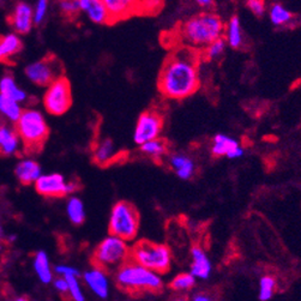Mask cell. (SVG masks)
<instances>
[{
  "mask_svg": "<svg viewBox=\"0 0 301 301\" xmlns=\"http://www.w3.org/2000/svg\"><path fill=\"white\" fill-rule=\"evenodd\" d=\"M129 259H131L129 242L111 234L97 245L93 254L94 265L105 270L114 266L119 267Z\"/></svg>",
  "mask_w": 301,
  "mask_h": 301,
  "instance_id": "cell-7",
  "label": "cell"
},
{
  "mask_svg": "<svg viewBox=\"0 0 301 301\" xmlns=\"http://www.w3.org/2000/svg\"><path fill=\"white\" fill-rule=\"evenodd\" d=\"M212 271L211 261L200 246H193L191 250L190 273L194 278L208 279Z\"/></svg>",
  "mask_w": 301,
  "mask_h": 301,
  "instance_id": "cell-14",
  "label": "cell"
},
{
  "mask_svg": "<svg viewBox=\"0 0 301 301\" xmlns=\"http://www.w3.org/2000/svg\"><path fill=\"white\" fill-rule=\"evenodd\" d=\"M224 23L218 15L211 11L200 12L182 23L180 39L185 47L205 50L212 42L223 38Z\"/></svg>",
  "mask_w": 301,
  "mask_h": 301,
  "instance_id": "cell-2",
  "label": "cell"
},
{
  "mask_svg": "<svg viewBox=\"0 0 301 301\" xmlns=\"http://www.w3.org/2000/svg\"><path fill=\"white\" fill-rule=\"evenodd\" d=\"M15 301H28V299H27L26 296H22V297H18V299H16Z\"/></svg>",
  "mask_w": 301,
  "mask_h": 301,
  "instance_id": "cell-43",
  "label": "cell"
},
{
  "mask_svg": "<svg viewBox=\"0 0 301 301\" xmlns=\"http://www.w3.org/2000/svg\"><path fill=\"white\" fill-rule=\"evenodd\" d=\"M15 129L24 147L30 150L40 149L50 132L45 114L36 108L23 109Z\"/></svg>",
  "mask_w": 301,
  "mask_h": 301,
  "instance_id": "cell-5",
  "label": "cell"
},
{
  "mask_svg": "<svg viewBox=\"0 0 301 301\" xmlns=\"http://www.w3.org/2000/svg\"><path fill=\"white\" fill-rule=\"evenodd\" d=\"M33 12H34V23L40 24L45 21L48 12V2L46 0H39L33 6Z\"/></svg>",
  "mask_w": 301,
  "mask_h": 301,
  "instance_id": "cell-34",
  "label": "cell"
},
{
  "mask_svg": "<svg viewBox=\"0 0 301 301\" xmlns=\"http://www.w3.org/2000/svg\"><path fill=\"white\" fill-rule=\"evenodd\" d=\"M60 10L63 11L64 15L66 16H76L81 12V6H80V0H64L60 3Z\"/></svg>",
  "mask_w": 301,
  "mask_h": 301,
  "instance_id": "cell-35",
  "label": "cell"
},
{
  "mask_svg": "<svg viewBox=\"0 0 301 301\" xmlns=\"http://www.w3.org/2000/svg\"><path fill=\"white\" fill-rule=\"evenodd\" d=\"M236 147H239V142L235 138L224 135V133H217L212 139L211 154L217 157H227L229 151Z\"/></svg>",
  "mask_w": 301,
  "mask_h": 301,
  "instance_id": "cell-25",
  "label": "cell"
},
{
  "mask_svg": "<svg viewBox=\"0 0 301 301\" xmlns=\"http://www.w3.org/2000/svg\"><path fill=\"white\" fill-rule=\"evenodd\" d=\"M60 69L53 59H40L28 64L24 69V75L33 84L47 88L53 81L60 77Z\"/></svg>",
  "mask_w": 301,
  "mask_h": 301,
  "instance_id": "cell-11",
  "label": "cell"
},
{
  "mask_svg": "<svg viewBox=\"0 0 301 301\" xmlns=\"http://www.w3.org/2000/svg\"><path fill=\"white\" fill-rule=\"evenodd\" d=\"M198 54L188 47H181L165 62L159 77V89L163 96L182 100L199 88Z\"/></svg>",
  "mask_w": 301,
  "mask_h": 301,
  "instance_id": "cell-1",
  "label": "cell"
},
{
  "mask_svg": "<svg viewBox=\"0 0 301 301\" xmlns=\"http://www.w3.org/2000/svg\"><path fill=\"white\" fill-rule=\"evenodd\" d=\"M22 50V41L16 33L0 36V62H8Z\"/></svg>",
  "mask_w": 301,
  "mask_h": 301,
  "instance_id": "cell-22",
  "label": "cell"
},
{
  "mask_svg": "<svg viewBox=\"0 0 301 301\" xmlns=\"http://www.w3.org/2000/svg\"><path fill=\"white\" fill-rule=\"evenodd\" d=\"M22 144L23 143L15 127L8 124L0 125V153L6 156H11L20 151Z\"/></svg>",
  "mask_w": 301,
  "mask_h": 301,
  "instance_id": "cell-17",
  "label": "cell"
},
{
  "mask_svg": "<svg viewBox=\"0 0 301 301\" xmlns=\"http://www.w3.org/2000/svg\"><path fill=\"white\" fill-rule=\"evenodd\" d=\"M276 289V279L271 275H265L259 281V300L269 301L272 299Z\"/></svg>",
  "mask_w": 301,
  "mask_h": 301,
  "instance_id": "cell-31",
  "label": "cell"
},
{
  "mask_svg": "<svg viewBox=\"0 0 301 301\" xmlns=\"http://www.w3.org/2000/svg\"><path fill=\"white\" fill-rule=\"evenodd\" d=\"M191 301H214V300H212V297L209 295L208 293H205V291H198V293L193 294Z\"/></svg>",
  "mask_w": 301,
  "mask_h": 301,
  "instance_id": "cell-40",
  "label": "cell"
},
{
  "mask_svg": "<svg viewBox=\"0 0 301 301\" xmlns=\"http://www.w3.org/2000/svg\"><path fill=\"white\" fill-rule=\"evenodd\" d=\"M244 154H245V150L239 145V147L234 148L233 150H230L229 154L227 155V157L230 160H235V159H240Z\"/></svg>",
  "mask_w": 301,
  "mask_h": 301,
  "instance_id": "cell-39",
  "label": "cell"
},
{
  "mask_svg": "<svg viewBox=\"0 0 301 301\" xmlns=\"http://www.w3.org/2000/svg\"><path fill=\"white\" fill-rule=\"evenodd\" d=\"M142 154L154 160H161L167 154V144L162 139H155L141 145Z\"/></svg>",
  "mask_w": 301,
  "mask_h": 301,
  "instance_id": "cell-29",
  "label": "cell"
},
{
  "mask_svg": "<svg viewBox=\"0 0 301 301\" xmlns=\"http://www.w3.org/2000/svg\"><path fill=\"white\" fill-rule=\"evenodd\" d=\"M114 278L118 288L130 295H141L145 293L159 294L163 289L161 275L139 265L132 259H129L118 267Z\"/></svg>",
  "mask_w": 301,
  "mask_h": 301,
  "instance_id": "cell-3",
  "label": "cell"
},
{
  "mask_svg": "<svg viewBox=\"0 0 301 301\" xmlns=\"http://www.w3.org/2000/svg\"><path fill=\"white\" fill-rule=\"evenodd\" d=\"M42 103L47 113L51 115L65 114L71 108L72 105V94L70 82L65 77L60 76L56 81L46 88L44 96H42Z\"/></svg>",
  "mask_w": 301,
  "mask_h": 301,
  "instance_id": "cell-8",
  "label": "cell"
},
{
  "mask_svg": "<svg viewBox=\"0 0 301 301\" xmlns=\"http://www.w3.org/2000/svg\"><path fill=\"white\" fill-rule=\"evenodd\" d=\"M23 113V108L21 103H18L9 97L0 95V115L4 117L10 123H17Z\"/></svg>",
  "mask_w": 301,
  "mask_h": 301,
  "instance_id": "cell-27",
  "label": "cell"
},
{
  "mask_svg": "<svg viewBox=\"0 0 301 301\" xmlns=\"http://www.w3.org/2000/svg\"><path fill=\"white\" fill-rule=\"evenodd\" d=\"M44 174L41 166L39 162L32 157H24L17 162L15 167V175L21 184L30 185L35 184L39 178Z\"/></svg>",
  "mask_w": 301,
  "mask_h": 301,
  "instance_id": "cell-15",
  "label": "cell"
},
{
  "mask_svg": "<svg viewBox=\"0 0 301 301\" xmlns=\"http://www.w3.org/2000/svg\"><path fill=\"white\" fill-rule=\"evenodd\" d=\"M10 22L16 34H27L34 26L33 6L27 2H20L15 5L10 16Z\"/></svg>",
  "mask_w": 301,
  "mask_h": 301,
  "instance_id": "cell-12",
  "label": "cell"
},
{
  "mask_svg": "<svg viewBox=\"0 0 301 301\" xmlns=\"http://www.w3.org/2000/svg\"><path fill=\"white\" fill-rule=\"evenodd\" d=\"M0 238H4V230H3L2 224H0Z\"/></svg>",
  "mask_w": 301,
  "mask_h": 301,
  "instance_id": "cell-44",
  "label": "cell"
},
{
  "mask_svg": "<svg viewBox=\"0 0 301 301\" xmlns=\"http://www.w3.org/2000/svg\"><path fill=\"white\" fill-rule=\"evenodd\" d=\"M0 95L9 97L18 103H24L28 99L27 91L18 86L17 81L15 80L14 76L5 75L0 80Z\"/></svg>",
  "mask_w": 301,
  "mask_h": 301,
  "instance_id": "cell-20",
  "label": "cell"
},
{
  "mask_svg": "<svg viewBox=\"0 0 301 301\" xmlns=\"http://www.w3.org/2000/svg\"><path fill=\"white\" fill-rule=\"evenodd\" d=\"M246 5H247L248 10L257 17H261L266 11V5L263 0H248Z\"/></svg>",
  "mask_w": 301,
  "mask_h": 301,
  "instance_id": "cell-36",
  "label": "cell"
},
{
  "mask_svg": "<svg viewBox=\"0 0 301 301\" xmlns=\"http://www.w3.org/2000/svg\"><path fill=\"white\" fill-rule=\"evenodd\" d=\"M196 285V278L191 275L190 272H182L176 275L169 283V288L172 290L182 293V291H187Z\"/></svg>",
  "mask_w": 301,
  "mask_h": 301,
  "instance_id": "cell-30",
  "label": "cell"
},
{
  "mask_svg": "<svg viewBox=\"0 0 301 301\" xmlns=\"http://www.w3.org/2000/svg\"><path fill=\"white\" fill-rule=\"evenodd\" d=\"M54 272L57 273L59 277H71V276H75V277H78L80 276V271L74 266L70 265H58L54 269Z\"/></svg>",
  "mask_w": 301,
  "mask_h": 301,
  "instance_id": "cell-37",
  "label": "cell"
},
{
  "mask_svg": "<svg viewBox=\"0 0 301 301\" xmlns=\"http://www.w3.org/2000/svg\"><path fill=\"white\" fill-rule=\"evenodd\" d=\"M65 210L71 223L82 224L86 220V206L80 197L70 196L66 202Z\"/></svg>",
  "mask_w": 301,
  "mask_h": 301,
  "instance_id": "cell-26",
  "label": "cell"
},
{
  "mask_svg": "<svg viewBox=\"0 0 301 301\" xmlns=\"http://www.w3.org/2000/svg\"><path fill=\"white\" fill-rule=\"evenodd\" d=\"M53 285L60 294H63V295H69V283L68 281H66V278L57 277L56 279H53Z\"/></svg>",
  "mask_w": 301,
  "mask_h": 301,
  "instance_id": "cell-38",
  "label": "cell"
},
{
  "mask_svg": "<svg viewBox=\"0 0 301 301\" xmlns=\"http://www.w3.org/2000/svg\"><path fill=\"white\" fill-rule=\"evenodd\" d=\"M197 5H199L203 9H210L212 5H215V2H212V0H197Z\"/></svg>",
  "mask_w": 301,
  "mask_h": 301,
  "instance_id": "cell-41",
  "label": "cell"
},
{
  "mask_svg": "<svg viewBox=\"0 0 301 301\" xmlns=\"http://www.w3.org/2000/svg\"><path fill=\"white\" fill-rule=\"evenodd\" d=\"M163 120L159 113L154 111H147L139 115L137 120L135 131H133V141L137 145L159 139L162 131Z\"/></svg>",
  "mask_w": 301,
  "mask_h": 301,
  "instance_id": "cell-10",
  "label": "cell"
},
{
  "mask_svg": "<svg viewBox=\"0 0 301 301\" xmlns=\"http://www.w3.org/2000/svg\"><path fill=\"white\" fill-rule=\"evenodd\" d=\"M168 163L176 176L181 180L191 179L194 174V171H196V165H194L193 160L185 154H172L168 159Z\"/></svg>",
  "mask_w": 301,
  "mask_h": 301,
  "instance_id": "cell-18",
  "label": "cell"
},
{
  "mask_svg": "<svg viewBox=\"0 0 301 301\" xmlns=\"http://www.w3.org/2000/svg\"><path fill=\"white\" fill-rule=\"evenodd\" d=\"M226 46L227 42L224 40V38H221L218 40L214 41L204 50L205 58L206 59H216V58L221 57L224 53V51H226Z\"/></svg>",
  "mask_w": 301,
  "mask_h": 301,
  "instance_id": "cell-32",
  "label": "cell"
},
{
  "mask_svg": "<svg viewBox=\"0 0 301 301\" xmlns=\"http://www.w3.org/2000/svg\"><path fill=\"white\" fill-rule=\"evenodd\" d=\"M269 18L270 22H271L273 26L281 27L289 24L294 16L284 5L281 4V3H273L269 8Z\"/></svg>",
  "mask_w": 301,
  "mask_h": 301,
  "instance_id": "cell-28",
  "label": "cell"
},
{
  "mask_svg": "<svg viewBox=\"0 0 301 301\" xmlns=\"http://www.w3.org/2000/svg\"><path fill=\"white\" fill-rule=\"evenodd\" d=\"M224 40L227 45L232 48H240L244 44V36H242L241 23L238 16H233L228 21L226 28H224Z\"/></svg>",
  "mask_w": 301,
  "mask_h": 301,
  "instance_id": "cell-24",
  "label": "cell"
},
{
  "mask_svg": "<svg viewBox=\"0 0 301 301\" xmlns=\"http://www.w3.org/2000/svg\"><path fill=\"white\" fill-rule=\"evenodd\" d=\"M107 9L111 22L119 21L121 18L129 17L133 12L138 10L139 3L130 2V0H103Z\"/></svg>",
  "mask_w": 301,
  "mask_h": 301,
  "instance_id": "cell-19",
  "label": "cell"
},
{
  "mask_svg": "<svg viewBox=\"0 0 301 301\" xmlns=\"http://www.w3.org/2000/svg\"><path fill=\"white\" fill-rule=\"evenodd\" d=\"M33 266L42 283L48 284L53 281V270L51 267L50 258L45 251L36 252L33 260Z\"/></svg>",
  "mask_w": 301,
  "mask_h": 301,
  "instance_id": "cell-23",
  "label": "cell"
},
{
  "mask_svg": "<svg viewBox=\"0 0 301 301\" xmlns=\"http://www.w3.org/2000/svg\"><path fill=\"white\" fill-rule=\"evenodd\" d=\"M66 281L69 283V296L74 301H86L78 277L71 276V277H66Z\"/></svg>",
  "mask_w": 301,
  "mask_h": 301,
  "instance_id": "cell-33",
  "label": "cell"
},
{
  "mask_svg": "<svg viewBox=\"0 0 301 301\" xmlns=\"http://www.w3.org/2000/svg\"><path fill=\"white\" fill-rule=\"evenodd\" d=\"M38 193L50 198H60V197L71 196L75 192V182L68 181L65 176L59 173H47L42 174L34 184Z\"/></svg>",
  "mask_w": 301,
  "mask_h": 301,
  "instance_id": "cell-9",
  "label": "cell"
},
{
  "mask_svg": "<svg viewBox=\"0 0 301 301\" xmlns=\"http://www.w3.org/2000/svg\"><path fill=\"white\" fill-rule=\"evenodd\" d=\"M131 259L151 271L163 275L172 265V252L167 245L139 240L131 247Z\"/></svg>",
  "mask_w": 301,
  "mask_h": 301,
  "instance_id": "cell-4",
  "label": "cell"
},
{
  "mask_svg": "<svg viewBox=\"0 0 301 301\" xmlns=\"http://www.w3.org/2000/svg\"><path fill=\"white\" fill-rule=\"evenodd\" d=\"M139 214L136 208L129 202L120 200L111 209L108 218V229L111 235L132 241L137 238L139 232Z\"/></svg>",
  "mask_w": 301,
  "mask_h": 301,
  "instance_id": "cell-6",
  "label": "cell"
},
{
  "mask_svg": "<svg viewBox=\"0 0 301 301\" xmlns=\"http://www.w3.org/2000/svg\"><path fill=\"white\" fill-rule=\"evenodd\" d=\"M83 279L91 291L100 299H106L109 294V279L107 270L93 265L83 273Z\"/></svg>",
  "mask_w": 301,
  "mask_h": 301,
  "instance_id": "cell-13",
  "label": "cell"
},
{
  "mask_svg": "<svg viewBox=\"0 0 301 301\" xmlns=\"http://www.w3.org/2000/svg\"><path fill=\"white\" fill-rule=\"evenodd\" d=\"M173 301H187V299L185 296H181V295H178L175 296L174 299H173Z\"/></svg>",
  "mask_w": 301,
  "mask_h": 301,
  "instance_id": "cell-42",
  "label": "cell"
},
{
  "mask_svg": "<svg viewBox=\"0 0 301 301\" xmlns=\"http://www.w3.org/2000/svg\"><path fill=\"white\" fill-rule=\"evenodd\" d=\"M118 151L113 141L109 138H101L96 142L93 149L94 161L99 165L105 166L115 159Z\"/></svg>",
  "mask_w": 301,
  "mask_h": 301,
  "instance_id": "cell-21",
  "label": "cell"
},
{
  "mask_svg": "<svg viewBox=\"0 0 301 301\" xmlns=\"http://www.w3.org/2000/svg\"><path fill=\"white\" fill-rule=\"evenodd\" d=\"M81 12L87 15L88 20L95 24L111 23L108 11L103 0H80Z\"/></svg>",
  "mask_w": 301,
  "mask_h": 301,
  "instance_id": "cell-16",
  "label": "cell"
}]
</instances>
